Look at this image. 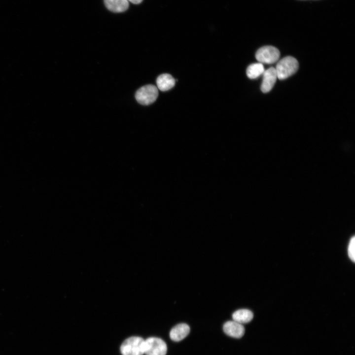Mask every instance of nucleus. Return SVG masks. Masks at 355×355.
<instances>
[{"label": "nucleus", "instance_id": "1", "mask_svg": "<svg viewBox=\"0 0 355 355\" xmlns=\"http://www.w3.org/2000/svg\"><path fill=\"white\" fill-rule=\"evenodd\" d=\"M297 60L291 56L285 57L280 60L275 68L277 77L279 79H285L293 74L298 69Z\"/></svg>", "mask_w": 355, "mask_h": 355}, {"label": "nucleus", "instance_id": "2", "mask_svg": "<svg viewBox=\"0 0 355 355\" xmlns=\"http://www.w3.org/2000/svg\"><path fill=\"white\" fill-rule=\"evenodd\" d=\"M145 340L142 337L132 336L126 339L121 344L122 355H142L144 354Z\"/></svg>", "mask_w": 355, "mask_h": 355}, {"label": "nucleus", "instance_id": "3", "mask_svg": "<svg viewBox=\"0 0 355 355\" xmlns=\"http://www.w3.org/2000/svg\"><path fill=\"white\" fill-rule=\"evenodd\" d=\"M158 96L157 88L151 84L143 86L139 89L135 94L137 101L142 105H149L154 103Z\"/></svg>", "mask_w": 355, "mask_h": 355}, {"label": "nucleus", "instance_id": "4", "mask_svg": "<svg viewBox=\"0 0 355 355\" xmlns=\"http://www.w3.org/2000/svg\"><path fill=\"white\" fill-rule=\"evenodd\" d=\"M167 352V345L162 339L149 337L145 340L144 354L146 355H166Z\"/></svg>", "mask_w": 355, "mask_h": 355}, {"label": "nucleus", "instance_id": "5", "mask_svg": "<svg viewBox=\"0 0 355 355\" xmlns=\"http://www.w3.org/2000/svg\"><path fill=\"white\" fill-rule=\"evenodd\" d=\"M279 50L272 46H265L256 51L255 58L260 63L272 64L277 62L280 58Z\"/></svg>", "mask_w": 355, "mask_h": 355}, {"label": "nucleus", "instance_id": "6", "mask_svg": "<svg viewBox=\"0 0 355 355\" xmlns=\"http://www.w3.org/2000/svg\"><path fill=\"white\" fill-rule=\"evenodd\" d=\"M223 330L226 334L235 338H241L245 333V328L242 324L233 320L225 322Z\"/></svg>", "mask_w": 355, "mask_h": 355}, {"label": "nucleus", "instance_id": "7", "mask_svg": "<svg viewBox=\"0 0 355 355\" xmlns=\"http://www.w3.org/2000/svg\"><path fill=\"white\" fill-rule=\"evenodd\" d=\"M261 90L263 93L269 92L273 87L277 77L275 68L271 67L263 72Z\"/></svg>", "mask_w": 355, "mask_h": 355}, {"label": "nucleus", "instance_id": "8", "mask_svg": "<svg viewBox=\"0 0 355 355\" xmlns=\"http://www.w3.org/2000/svg\"><path fill=\"white\" fill-rule=\"evenodd\" d=\"M190 332V327L186 323H179L172 328L170 332L171 339L178 342L185 338Z\"/></svg>", "mask_w": 355, "mask_h": 355}, {"label": "nucleus", "instance_id": "9", "mask_svg": "<svg viewBox=\"0 0 355 355\" xmlns=\"http://www.w3.org/2000/svg\"><path fill=\"white\" fill-rule=\"evenodd\" d=\"M175 79L168 73L160 75L156 79L158 88L162 91H168L172 88L175 85Z\"/></svg>", "mask_w": 355, "mask_h": 355}, {"label": "nucleus", "instance_id": "10", "mask_svg": "<svg viewBox=\"0 0 355 355\" xmlns=\"http://www.w3.org/2000/svg\"><path fill=\"white\" fill-rule=\"evenodd\" d=\"M106 8L113 12H122L126 11L129 7L127 0H104Z\"/></svg>", "mask_w": 355, "mask_h": 355}, {"label": "nucleus", "instance_id": "11", "mask_svg": "<svg viewBox=\"0 0 355 355\" xmlns=\"http://www.w3.org/2000/svg\"><path fill=\"white\" fill-rule=\"evenodd\" d=\"M253 318L252 312L246 309H239L233 313L232 319L233 320L241 323H247L250 322Z\"/></svg>", "mask_w": 355, "mask_h": 355}, {"label": "nucleus", "instance_id": "12", "mask_svg": "<svg viewBox=\"0 0 355 355\" xmlns=\"http://www.w3.org/2000/svg\"><path fill=\"white\" fill-rule=\"evenodd\" d=\"M264 68L260 63L250 65L247 68L246 73L250 79H255L259 77L264 71Z\"/></svg>", "mask_w": 355, "mask_h": 355}, {"label": "nucleus", "instance_id": "13", "mask_svg": "<svg viewBox=\"0 0 355 355\" xmlns=\"http://www.w3.org/2000/svg\"><path fill=\"white\" fill-rule=\"evenodd\" d=\"M348 254L350 259L353 261H355V237L353 236L350 240L348 248Z\"/></svg>", "mask_w": 355, "mask_h": 355}, {"label": "nucleus", "instance_id": "14", "mask_svg": "<svg viewBox=\"0 0 355 355\" xmlns=\"http://www.w3.org/2000/svg\"><path fill=\"white\" fill-rule=\"evenodd\" d=\"M127 0V1L129 0L130 2H131L132 3H134V4H139L142 1V0Z\"/></svg>", "mask_w": 355, "mask_h": 355}]
</instances>
